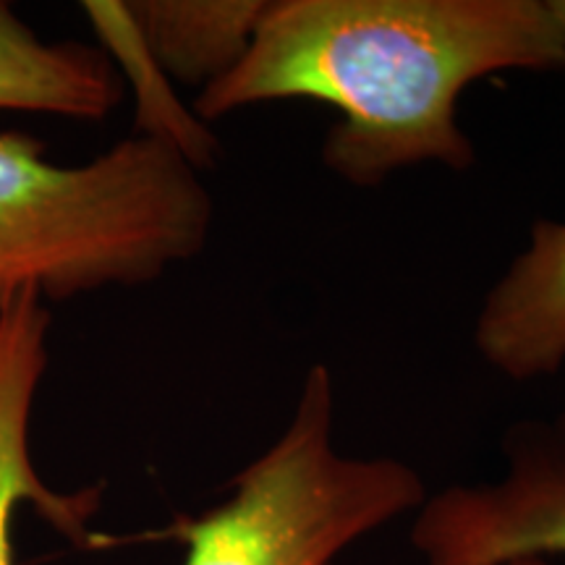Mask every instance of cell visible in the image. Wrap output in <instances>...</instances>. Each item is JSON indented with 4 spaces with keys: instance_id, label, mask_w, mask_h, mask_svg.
Segmentation results:
<instances>
[{
    "instance_id": "3957f363",
    "label": "cell",
    "mask_w": 565,
    "mask_h": 565,
    "mask_svg": "<svg viewBox=\"0 0 565 565\" xmlns=\"http://www.w3.org/2000/svg\"><path fill=\"white\" fill-rule=\"evenodd\" d=\"M335 385L324 364L303 374L291 419L200 515L158 536L186 547L181 565H333L345 550L427 500L414 466L335 448Z\"/></svg>"
},
{
    "instance_id": "8fae6325",
    "label": "cell",
    "mask_w": 565,
    "mask_h": 565,
    "mask_svg": "<svg viewBox=\"0 0 565 565\" xmlns=\"http://www.w3.org/2000/svg\"><path fill=\"white\" fill-rule=\"evenodd\" d=\"M555 9H557V13H561V19H563V24H565V0H555Z\"/></svg>"
},
{
    "instance_id": "7a4b0ae2",
    "label": "cell",
    "mask_w": 565,
    "mask_h": 565,
    "mask_svg": "<svg viewBox=\"0 0 565 565\" xmlns=\"http://www.w3.org/2000/svg\"><path fill=\"white\" fill-rule=\"evenodd\" d=\"M212 223L200 171L168 145L131 134L58 166L32 134L0 131V309L150 286L200 257Z\"/></svg>"
},
{
    "instance_id": "9c48e42d",
    "label": "cell",
    "mask_w": 565,
    "mask_h": 565,
    "mask_svg": "<svg viewBox=\"0 0 565 565\" xmlns=\"http://www.w3.org/2000/svg\"><path fill=\"white\" fill-rule=\"evenodd\" d=\"M82 13L100 42L97 47L108 55L121 82H129L134 134L168 145L196 171L210 168L221 150L215 134L175 95L173 79L141 40L126 0H84Z\"/></svg>"
},
{
    "instance_id": "277c9868",
    "label": "cell",
    "mask_w": 565,
    "mask_h": 565,
    "mask_svg": "<svg viewBox=\"0 0 565 565\" xmlns=\"http://www.w3.org/2000/svg\"><path fill=\"white\" fill-rule=\"evenodd\" d=\"M503 471L450 484L414 513L422 565H505L565 555V408L521 419L500 443Z\"/></svg>"
},
{
    "instance_id": "5b68a950",
    "label": "cell",
    "mask_w": 565,
    "mask_h": 565,
    "mask_svg": "<svg viewBox=\"0 0 565 565\" xmlns=\"http://www.w3.org/2000/svg\"><path fill=\"white\" fill-rule=\"evenodd\" d=\"M51 322V307L38 294L0 309V565H13L11 521L24 503L76 545H95L89 521L100 508V487L55 492L32 463L30 424L47 370Z\"/></svg>"
},
{
    "instance_id": "30bf717a",
    "label": "cell",
    "mask_w": 565,
    "mask_h": 565,
    "mask_svg": "<svg viewBox=\"0 0 565 565\" xmlns=\"http://www.w3.org/2000/svg\"><path fill=\"white\" fill-rule=\"evenodd\" d=\"M505 565H553L547 557H521V561H511Z\"/></svg>"
},
{
    "instance_id": "6da1fadb",
    "label": "cell",
    "mask_w": 565,
    "mask_h": 565,
    "mask_svg": "<svg viewBox=\"0 0 565 565\" xmlns=\"http://www.w3.org/2000/svg\"><path fill=\"white\" fill-rule=\"evenodd\" d=\"M553 68H565L555 0H267L249 51L194 110L212 124L265 103L330 105L322 166L370 189L416 166L471 168L463 92Z\"/></svg>"
},
{
    "instance_id": "52a82bcc",
    "label": "cell",
    "mask_w": 565,
    "mask_h": 565,
    "mask_svg": "<svg viewBox=\"0 0 565 565\" xmlns=\"http://www.w3.org/2000/svg\"><path fill=\"white\" fill-rule=\"evenodd\" d=\"M124 100V82L100 47L47 42L0 0V110L100 124Z\"/></svg>"
},
{
    "instance_id": "ba28073f",
    "label": "cell",
    "mask_w": 565,
    "mask_h": 565,
    "mask_svg": "<svg viewBox=\"0 0 565 565\" xmlns=\"http://www.w3.org/2000/svg\"><path fill=\"white\" fill-rule=\"evenodd\" d=\"M126 9L162 71L202 92L249 51L267 0H126Z\"/></svg>"
},
{
    "instance_id": "8992f818",
    "label": "cell",
    "mask_w": 565,
    "mask_h": 565,
    "mask_svg": "<svg viewBox=\"0 0 565 565\" xmlns=\"http://www.w3.org/2000/svg\"><path fill=\"white\" fill-rule=\"evenodd\" d=\"M479 359L513 383L565 370V221L540 217L475 320Z\"/></svg>"
}]
</instances>
